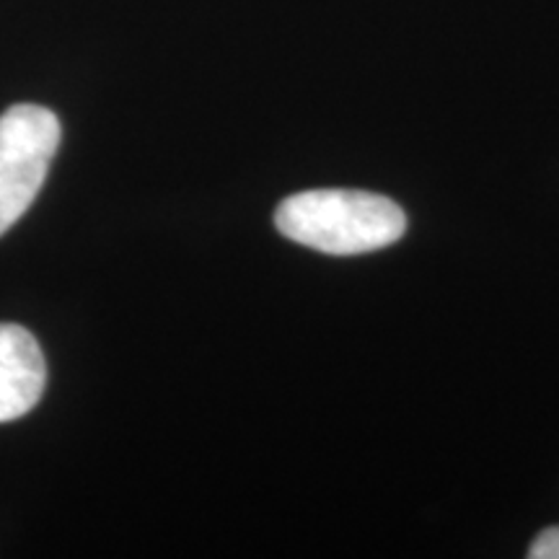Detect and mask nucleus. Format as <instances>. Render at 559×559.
<instances>
[{"instance_id": "obj_1", "label": "nucleus", "mask_w": 559, "mask_h": 559, "mask_svg": "<svg viewBox=\"0 0 559 559\" xmlns=\"http://www.w3.org/2000/svg\"><path fill=\"white\" fill-rule=\"evenodd\" d=\"M275 226L285 239L332 257H358L391 247L407 230L394 200L360 190H309L280 202Z\"/></svg>"}, {"instance_id": "obj_2", "label": "nucleus", "mask_w": 559, "mask_h": 559, "mask_svg": "<svg viewBox=\"0 0 559 559\" xmlns=\"http://www.w3.org/2000/svg\"><path fill=\"white\" fill-rule=\"evenodd\" d=\"M60 138L55 111L37 104H16L0 115V236L37 200Z\"/></svg>"}, {"instance_id": "obj_3", "label": "nucleus", "mask_w": 559, "mask_h": 559, "mask_svg": "<svg viewBox=\"0 0 559 559\" xmlns=\"http://www.w3.org/2000/svg\"><path fill=\"white\" fill-rule=\"evenodd\" d=\"M45 383V355L34 334L19 324H0V425L37 407Z\"/></svg>"}, {"instance_id": "obj_4", "label": "nucleus", "mask_w": 559, "mask_h": 559, "mask_svg": "<svg viewBox=\"0 0 559 559\" xmlns=\"http://www.w3.org/2000/svg\"><path fill=\"white\" fill-rule=\"evenodd\" d=\"M531 559H559V526L544 528L528 549Z\"/></svg>"}]
</instances>
